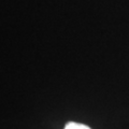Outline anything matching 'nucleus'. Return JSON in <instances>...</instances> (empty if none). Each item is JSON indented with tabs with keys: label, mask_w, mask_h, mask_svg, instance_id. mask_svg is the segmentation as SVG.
I'll list each match as a JSON object with an SVG mask.
<instances>
[{
	"label": "nucleus",
	"mask_w": 129,
	"mask_h": 129,
	"mask_svg": "<svg viewBox=\"0 0 129 129\" xmlns=\"http://www.w3.org/2000/svg\"><path fill=\"white\" fill-rule=\"evenodd\" d=\"M64 129H91L90 127L86 126L84 124H80V123H75V122H69L66 126Z\"/></svg>",
	"instance_id": "f257e3e1"
}]
</instances>
